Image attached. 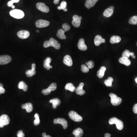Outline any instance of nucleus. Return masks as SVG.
Returning a JSON list of instances; mask_svg holds the SVG:
<instances>
[{
	"mask_svg": "<svg viewBox=\"0 0 137 137\" xmlns=\"http://www.w3.org/2000/svg\"><path fill=\"white\" fill-rule=\"evenodd\" d=\"M43 47L46 48L50 47H53L56 50H59L61 48V45L56 40L51 38L50 39L49 41L46 40L44 42Z\"/></svg>",
	"mask_w": 137,
	"mask_h": 137,
	"instance_id": "f257e3e1",
	"label": "nucleus"
},
{
	"mask_svg": "<svg viewBox=\"0 0 137 137\" xmlns=\"http://www.w3.org/2000/svg\"><path fill=\"white\" fill-rule=\"evenodd\" d=\"M11 17L16 19H22L25 17V14L22 10L18 9H14L10 12Z\"/></svg>",
	"mask_w": 137,
	"mask_h": 137,
	"instance_id": "f03ea898",
	"label": "nucleus"
},
{
	"mask_svg": "<svg viewBox=\"0 0 137 137\" xmlns=\"http://www.w3.org/2000/svg\"><path fill=\"white\" fill-rule=\"evenodd\" d=\"M109 123L110 124H116L117 128L118 130H121L123 128L124 124L123 121L116 117H113L109 120Z\"/></svg>",
	"mask_w": 137,
	"mask_h": 137,
	"instance_id": "7ed1b4c3",
	"label": "nucleus"
},
{
	"mask_svg": "<svg viewBox=\"0 0 137 137\" xmlns=\"http://www.w3.org/2000/svg\"><path fill=\"white\" fill-rule=\"evenodd\" d=\"M109 96L111 98L110 102L111 104L113 106H118L122 102V99L120 97H117V95L114 93H110L109 94Z\"/></svg>",
	"mask_w": 137,
	"mask_h": 137,
	"instance_id": "20e7f679",
	"label": "nucleus"
},
{
	"mask_svg": "<svg viewBox=\"0 0 137 137\" xmlns=\"http://www.w3.org/2000/svg\"><path fill=\"white\" fill-rule=\"evenodd\" d=\"M68 115L71 119L76 122H80L83 120L82 117L75 111H70L68 113Z\"/></svg>",
	"mask_w": 137,
	"mask_h": 137,
	"instance_id": "39448f33",
	"label": "nucleus"
},
{
	"mask_svg": "<svg viewBox=\"0 0 137 137\" xmlns=\"http://www.w3.org/2000/svg\"><path fill=\"white\" fill-rule=\"evenodd\" d=\"M10 122V119L7 115H3L0 117V128H2L8 125Z\"/></svg>",
	"mask_w": 137,
	"mask_h": 137,
	"instance_id": "423d86ee",
	"label": "nucleus"
},
{
	"mask_svg": "<svg viewBox=\"0 0 137 137\" xmlns=\"http://www.w3.org/2000/svg\"><path fill=\"white\" fill-rule=\"evenodd\" d=\"M56 88V84L54 83H52L47 89L43 90L42 91V93L45 95H48L50 94L51 91L55 90Z\"/></svg>",
	"mask_w": 137,
	"mask_h": 137,
	"instance_id": "0eeeda50",
	"label": "nucleus"
},
{
	"mask_svg": "<svg viewBox=\"0 0 137 137\" xmlns=\"http://www.w3.org/2000/svg\"><path fill=\"white\" fill-rule=\"evenodd\" d=\"M36 7L39 10L44 13H48L50 11L49 7L46 6L43 3H37L36 4Z\"/></svg>",
	"mask_w": 137,
	"mask_h": 137,
	"instance_id": "6e6552de",
	"label": "nucleus"
},
{
	"mask_svg": "<svg viewBox=\"0 0 137 137\" xmlns=\"http://www.w3.org/2000/svg\"><path fill=\"white\" fill-rule=\"evenodd\" d=\"M73 21H72V24L75 28H79L81 25V20L82 19L81 17H79L78 15H74L73 17Z\"/></svg>",
	"mask_w": 137,
	"mask_h": 137,
	"instance_id": "1a4fd4ad",
	"label": "nucleus"
},
{
	"mask_svg": "<svg viewBox=\"0 0 137 137\" xmlns=\"http://www.w3.org/2000/svg\"><path fill=\"white\" fill-rule=\"evenodd\" d=\"M50 23L48 21L39 20L36 21V25L38 28H43L47 27L50 25Z\"/></svg>",
	"mask_w": 137,
	"mask_h": 137,
	"instance_id": "9d476101",
	"label": "nucleus"
},
{
	"mask_svg": "<svg viewBox=\"0 0 137 137\" xmlns=\"http://www.w3.org/2000/svg\"><path fill=\"white\" fill-rule=\"evenodd\" d=\"M54 123L59 124H61L63 126L64 129H65L67 128L68 126L67 121L64 118H58L54 120Z\"/></svg>",
	"mask_w": 137,
	"mask_h": 137,
	"instance_id": "9b49d317",
	"label": "nucleus"
},
{
	"mask_svg": "<svg viewBox=\"0 0 137 137\" xmlns=\"http://www.w3.org/2000/svg\"><path fill=\"white\" fill-rule=\"evenodd\" d=\"M12 61V58L9 55L0 56V65H5L9 63Z\"/></svg>",
	"mask_w": 137,
	"mask_h": 137,
	"instance_id": "f8f14e48",
	"label": "nucleus"
},
{
	"mask_svg": "<svg viewBox=\"0 0 137 137\" xmlns=\"http://www.w3.org/2000/svg\"><path fill=\"white\" fill-rule=\"evenodd\" d=\"M17 36L20 39H26L29 37L30 33L26 30H21L18 32Z\"/></svg>",
	"mask_w": 137,
	"mask_h": 137,
	"instance_id": "ddd939ff",
	"label": "nucleus"
},
{
	"mask_svg": "<svg viewBox=\"0 0 137 137\" xmlns=\"http://www.w3.org/2000/svg\"><path fill=\"white\" fill-rule=\"evenodd\" d=\"M36 66L35 64H32V65L31 70H28L26 71V74L28 77H31L36 74Z\"/></svg>",
	"mask_w": 137,
	"mask_h": 137,
	"instance_id": "4468645a",
	"label": "nucleus"
},
{
	"mask_svg": "<svg viewBox=\"0 0 137 137\" xmlns=\"http://www.w3.org/2000/svg\"><path fill=\"white\" fill-rule=\"evenodd\" d=\"M78 47L81 50L85 51L87 49V47L85 45V40L84 39H81L79 40L78 43Z\"/></svg>",
	"mask_w": 137,
	"mask_h": 137,
	"instance_id": "2eb2a0df",
	"label": "nucleus"
},
{
	"mask_svg": "<svg viewBox=\"0 0 137 137\" xmlns=\"http://www.w3.org/2000/svg\"><path fill=\"white\" fill-rule=\"evenodd\" d=\"M84 83L81 82V83L80 84L79 87H77L76 88V93L77 95L82 96L85 94V91L83 90V87H84Z\"/></svg>",
	"mask_w": 137,
	"mask_h": 137,
	"instance_id": "dca6fc26",
	"label": "nucleus"
},
{
	"mask_svg": "<svg viewBox=\"0 0 137 137\" xmlns=\"http://www.w3.org/2000/svg\"><path fill=\"white\" fill-rule=\"evenodd\" d=\"M105 41L106 40L105 39H102V37L99 35L96 36L94 40L95 45L96 46H98L101 43H104L105 42Z\"/></svg>",
	"mask_w": 137,
	"mask_h": 137,
	"instance_id": "f3484780",
	"label": "nucleus"
},
{
	"mask_svg": "<svg viewBox=\"0 0 137 137\" xmlns=\"http://www.w3.org/2000/svg\"><path fill=\"white\" fill-rule=\"evenodd\" d=\"M63 62L67 66H72L73 65V62L71 56L68 55L65 56L63 59Z\"/></svg>",
	"mask_w": 137,
	"mask_h": 137,
	"instance_id": "a211bd4d",
	"label": "nucleus"
},
{
	"mask_svg": "<svg viewBox=\"0 0 137 137\" xmlns=\"http://www.w3.org/2000/svg\"><path fill=\"white\" fill-rule=\"evenodd\" d=\"M98 1L99 0H87L85 3V7L89 9L90 8L94 7Z\"/></svg>",
	"mask_w": 137,
	"mask_h": 137,
	"instance_id": "6ab92c4d",
	"label": "nucleus"
},
{
	"mask_svg": "<svg viewBox=\"0 0 137 137\" xmlns=\"http://www.w3.org/2000/svg\"><path fill=\"white\" fill-rule=\"evenodd\" d=\"M119 62L121 64L125 65L126 66H129L131 64V61L129 58H126L125 57H122L119 59Z\"/></svg>",
	"mask_w": 137,
	"mask_h": 137,
	"instance_id": "aec40b11",
	"label": "nucleus"
},
{
	"mask_svg": "<svg viewBox=\"0 0 137 137\" xmlns=\"http://www.w3.org/2000/svg\"><path fill=\"white\" fill-rule=\"evenodd\" d=\"M22 108L26 110L27 112L30 113L33 110V105L31 103H27L22 105Z\"/></svg>",
	"mask_w": 137,
	"mask_h": 137,
	"instance_id": "412c9836",
	"label": "nucleus"
},
{
	"mask_svg": "<svg viewBox=\"0 0 137 137\" xmlns=\"http://www.w3.org/2000/svg\"><path fill=\"white\" fill-rule=\"evenodd\" d=\"M50 102L53 104V108L54 109H56L57 107L60 105L61 104V102L60 99L58 98H55L53 99H51L50 101Z\"/></svg>",
	"mask_w": 137,
	"mask_h": 137,
	"instance_id": "4be33fe9",
	"label": "nucleus"
},
{
	"mask_svg": "<svg viewBox=\"0 0 137 137\" xmlns=\"http://www.w3.org/2000/svg\"><path fill=\"white\" fill-rule=\"evenodd\" d=\"M51 61V59L50 57H47L44 61L43 67L48 70H49L50 68H52V66L50 65Z\"/></svg>",
	"mask_w": 137,
	"mask_h": 137,
	"instance_id": "5701e85b",
	"label": "nucleus"
},
{
	"mask_svg": "<svg viewBox=\"0 0 137 137\" xmlns=\"http://www.w3.org/2000/svg\"><path fill=\"white\" fill-rule=\"evenodd\" d=\"M106 70V68L104 66H102L101 67L100 70L97 72V76L100 79L103 78L104 76V73H105Z\"/></svg>",
	"mask_w": 137,
	"mask_h": 137,
	"instance_id": "b1692460",
	"label": "nucleus"
},
{
	"mask_svg": "<svg viewBox=\"0 0 137 137\" xmlns=\"http://www.w3.org/2000/svg\"><path fill=\"white\" fill-rule=\"evenodd\" d=\"M73 134L75 135V137H81L83 135V131L81 128H78L74 130Z\"/></svg>",
	"mask_w": 137,
	"mask_h": 137,
	"instance_id": "393cba45",
	"label": "nucleus"
},
{
	"mask_svg": "<svg viewBox=\"0 0 137 137\" xmlns=\"http://www.w3.org/2000/svg\"><path fill=\"white\" fill-rule=\"evenodd\" d=\"M121 40V38L120 36H114L110 38V43L112 44H114V43H118L120 42Z\"/></svg>",
	"mask_w": 137,
	"mask_h": 137,
	"instance_id": "a878e982",
	"label": "nucleus"
},
{
	"mask_svg": "<svg viewBox=\"0 0 137 137\" xmlns=\"http://www.w3.org/2000/svg\"><path fill=\"white\" fill-rule=\"evenodd\" d=\"M65 31L62 29H60L58 31L57 33V36L61 39H65L66 37L65 35Z\"/></svg>",
	"mask_w": 137,
	"mask_h": 137,
	"instance_id": "bb28decb",
	"label": "nucleus"
},
{
	"mask_svg": "<svg viewBox=\"0 0 137 137\" xmlns=\"http://www.w3.org/2000/svg\"><path fill=\"white\" fill-rule=\"evenodd\" d=\"M18 88L23 89L24 91H27L28 89V86L24 82L21 81L18 84Z\"/></svg>",
	"mask_w": 137,
	"mask_h": 137,
	"instance_id": "cd10ccee",
	"label": "nucleus"
},
{
	"mask_svg": "<svg viewBox=\"0 0 137 137\" xmlns=\"http://www.w3.org/2000/svg\"><path fill=\"white\" fill-rule=\"evenodd\" d=\"M113 13V10L110 9H106L103 13L104 16H105L106 17H111Z\"/></svg>",
	"mask_w": 137,
	"mask_h": 137,
	"instance_id": "c85d7f7f",
	"label": "nucleus"
},
{
	"mask_svg": "<svg viewBox=\"0 0 137 137\" xmlns=\"http://www.w3.org/2000/svg\"><path fill=\"white\" fill-rule=\"evenodd\" d=\"M76 88L74 86L73 84L72 83H68L66 85L65 87V89L67 90L70 91L71 92H74L76 91Z\"/></svg>",
	"mask_w": 137,
	"mask_h": 137,
	"instance_id": "c756f323",
	"label": "nucleus"
},
{
	"mask_svg": "<svg viewBox=\"0 0 137 137\" xmlns=\"http://www.w3.org/2000/svg\"><path fill=\"white\" fill-rule=\"evenodd\" d=\"M129 23L131 25H137V16H134L130 18Z\"/></svg>",
	"mask_w": 137,
	"mask_h": 137,
	"instance_id": "7c9ffc66",
	"label": "nucleus"
},
{
	"mask_svg": "<svg viewBox=\"0 0 137 137\" xmlns=\"http://www.w3.org/2000/svg\"><path fill=\"white\" fill-rule=\"evenodd\" d=\"M113 79L112 77H109L107 80L104 81V84L107 87H112V82H113Z\"/></svg>",
	"mask_w": 137,
	"mask_h": 137,
	"instance_id": "2f4dec72",
	"label": "nucleus"
},
{
	"mask_svg": "<svg viewBox=\"0 0 137 137\" xmlns=\"http://www.w3.org/2000/svg\"><path fill=\"white\" fill-rule=\"evenodd\" d=\"M36 119L34 121V124L35 126H37L40 123V120L39 119V116L38 113H36L34 115Z\"/></svg>",
	"mask_w": 137,
	"mask_h": 137,
	"instance_id": "473e14b6",
	"label": "nucleus"
},
{
	"mask_svg": "<svg viewBox=\"0 0 137 137\" xmlns=\"http://www.w3.org/2000/svg\"><path fill=\"white\" fill-rule=\"evenodd\" d=\"M67 3L65 1H63L61 2L60 6L58 7V9L59 10H64V9H66L67 7Z\"/></svg>",
	"mask_w": 137,
	"mask_h": 137,
	"instance_id": "72a5a7b5",
	"label": "nucleus"
},
{
	"mask_svg": "<svg viewBox=\"0 0 137 137\" xmlns=\"http://www.w3.org/2000/svg\"><path fill=\"white\" fill-rule=\"evenodd\" d=\"M62 28H63V30L65 31V32L68 31L70 29L71 27L67 23H64L62 25Z\"/></svg>",
	"mask_w": 137,
	"mask_h": 137,
	"instance_id": "f704fd0d",
	"label": "nucleus"
},
{
	"mask_svg": "<svg viewBox=\"0 0 137 137\" xmlns=\"http://www.w3.org/2000/svg\"><path fill=\"white\" fill-rule=\"evenodd\" d=\"M81 71L83 73H87L89 71V68L85 65L82 64L81 65Z\"/></svg>",
	"mask_w": 137,
	"mask_h": 137,
	"instance_id": "c9c22d12",
	"label": "nucleus"
},
{
	"mask_svg": "<svg viewBox=\"0 0 137 137\" xmlns=\"http://www.w3.org/2000/svg\"><path fill=\"white\" fill-rule=\"evenodd\" d=\"M130 53L131 52L128 50H125L122 53V57H125L126 58H129L130 56Z\"/></svg>",
	"mask_w": 137,
	"mask_h": 137,
	"instance_id": "e433bc0d",
	"label": "nucleus"
},
{
	"mask_svg": "<svg viewBox=\"0 0 137 137\" xmlns=\"http://www.w3.org/2000/svg\"><path fill=\"white\" fill-rule=\"evenodd\" d=\"M86 64L87 65L89 69L93 68L94 67V65H95L94 62L92 61H90L88 62H86Z\"/></svg>",
	"mask_w": 137,
	"mask_h": 137,
	"instance_id": "4c0bfd02",
	"label": "nucleus"
},
{
	"mask_svg": "<svg viewBox=\"0 0 137 137\" xmlns=\"http://www.w3.org/2000/svg\"><path fill=\"white\" fill-rule=\"evenodd\" d=\"M17 135L18 137H25V134L22 130H20L18 131L17 132Z\"/></svg>",
	"mask_w": 137,
	"mask_h": 137,
	"instance_id": "58836bf2",
	"label": "nucleus"
},
{
	"mask_svg": "<svg viewBox=\"0 0 137 137\" xmlns=\"http://www.w3.org/2000/svg\"><path fill=\"white\" fill-rule=\"evenodd\" d=\"M133 111L134 113H137V103L134 105L133 107Z\"/></svg>",
	"mask_w": 137,
	"mask_h": 137,
	"instance_id": "ea45409f",
	"label": "nucleus"
},
{
	"mask_svg": "<svg viewBox=\"0 0 137 137\" xmlns=\"http://www.w3.org/2000/svg\"><path fill=\"white\" fill-rule=\"evenodd\" d=\"M5 90L3 87H0V95H1V94H3L5 93Z\"/></svg>",
	"mask_w": 137,
	"mask_h": 137,
	"instance_id": "a19ab883",
	"label": "nucleus"
},
{
	"mask_svg": "<svg viewBox=\"0 0 137 137\" xmlns=\"http://www.w3.org/2000/svg\"><path fill=\"white\" fill-rule=\"evenodd\" d=\"M14 3V2H13L12 1H11L8 2V3H7V6H8L9 7H12V6H13Z\"/></svg>",
	"mask_w": 137,
	"mask_h": 137,
	"instance_id": "79ce46f5",
	"label": "nucleus"
},
{
	"mask_svg": "<svg viewBox=\"0 0 137 137\" xmlns=\"http://www.w3.org/2000/svg\"><path fill=\"white\" fill-rule=\"evenodd\" d=\"M42 137H51V136H50L49 135H47L46 134L45 132L43 133L42 134Z\"/></svg>",
	"mask_w": 137,
	"mask_h": 137,
	"instance_id": "37998d69",
	"label": "nucleus"
},
{
	"mask_svg": "<svg viewBox=\"0 0 137 137\" xmlns=\"http://www.w3.org/2000/svg\"><path fill=\"white\" fill-rule=\"evenodd\" d=\"M130 56H131L133 59H135V56H134V54L133 52H131L130 53Z\"/></svg>",
	"mask_w": 137,
	"mask_h": 137,
	"instance_id": "c03bdc74",
	"label": "nucleus"
},
{
	"mask_svg": "<svg viewBox=\"0 0 137 137\" xmlns=\"http://www.w3.org/2000/svg\"><path fill=\"white\" fill-rule=\"evenodd\" d=\"M59 0H54V3L55 4H57L59 3Z\"/></svg>",
	"mask_w": 137,
	"mask_h": 137,
	"instance_id": "a18cd8bd",
	"label": "nucleus"
},
{
	"mask_svg": "<svg viewBox=\"0 0 137 137\" xmlns=\"http://www.w3.org/2000/svg\"><path fill=\"white\" fill-rule=\"evenodd\" d=\"M111 136V134L109 133H106L105 134V137H110Z\"/></svg>",
	"mask_w": 137,
	"mask_h": 137,
	"instance_id": "49530a36",
	"label": "nucleus"
},
{
	"mask_svg": "<svg viewBox=\"0 0 137 137\" xmlns=\"http://www.w3.org/2000/svg\"><path fill=\"white\" fill-rule=\"evenodd\" d=\"M12 1L14 2V3H18L20 1V0H12Z\"/></svg>",
	"mask_w": 137,
	"mask_h": 137,
	"instance_id": "de8ad7c7",
	"label": "nucleus"
},
{
	"mask_svg": "<svg viewBox=\"0 0 137 137\" xmlns=\"http://www.w3.org/2000/svg\"><path fill=\"white\" fill-rule=\"evenodd\" d=\"M108 8H109V9H110L113 10L114 9V7L113 6H111L110 7H109Z\"/></svg>",
	"mask_w": 137,
	"mask_h": 137,
	"instance_id": "09e8293b",
	"label": "nucleus"
},
{
	"mask_svg": "<svg viewBox=\"0 0 137 137\" xmlns=\"http://www.w3.org/2000/svg\"><path fill=\"white\" fill-rule=\"evenodd\" d=\"M0 87H3V84H1V83H0Z\"/></svg>",
	"mask_w": 137,
	"mask_h": 137,
	"instance_id": "8fccbe9b",
	"label": "nucleus"
},
{
	"mask_svg": "<svg viewBox=\"0 0 137 137\" xmlns=\"http://www.w3.org/2000/svg\"><path fill=\"white\" fill-rule=\"evenodd\" d=\"M63 10H64V12H67V9H64Z\"/></svg>",
	"mask_w": 137,
	"mask_h": 137,
	"instance_id": "3c124183",
	"label": "nucleus"
},
{
	"mask_svg": "<svg viewBox=\"0 0 137 137\" xmlns=\"http://www.w3.org/2000/svg\"><path fill=\"white\" fill-rule=\"evenodd\" d=\"M12 9H15V6L13 5V6H12Z\"/></svg>",
	"mask_w": 137,
	"mask_h": 137,
	"instance_id": "603ef678",
	"label": "nucleus"
},
{
	"mask_svg": "<svg viewBox=\"0 0 137 137\" xmlns=\"http://www.w3.org/2000/svg\"><path fill=\"white\" fill-rule=\"evenodd\" d=\"M135 82H136V83H137V78L135 79Z\"/></svg>",
	"mask_w": 137,
	"mask_h": 137,
	"instance_id": "864d4df0",
	"label": "nucleus"
},
{
	"mask_svg": "<svg viewBox=\"0 0 137 137\" xmlns=\"http://www.w3.org/2000/svg\"><path fill=\"white\" fill-rule=\"evenodd\" d=\"M37 32V33H38V32H39V30H37L36 31Z\"/></svg>",
	"mask_w": 137,
	"mask_h": 137,
	"instance_id": "5fc2aeb1",
	"label": "nucleus"
},
{
	"mask_svg": "<svg viewBox=\"0 0 137 137\" xmlns=\"http://www.w3.org/2000/svg\"><path fill=\"white\" fill-rule=\"evenodd\" d=\"M136 45H137V43H136Z\"/></svg>",
	"mask_w": 137,
	"mask_h": 137,
	"instance_id": "6e6d98bb",
	"label": "nucleus"
}]
</instances>
